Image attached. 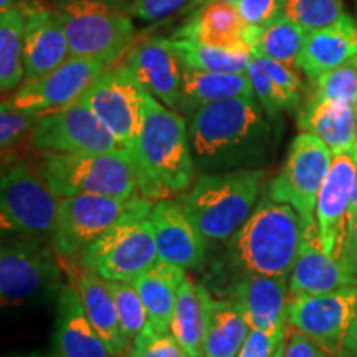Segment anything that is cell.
Masks as SVG:
<instances>
[{"label": "cell", "mask_w": 357, "mask_h": 357, "mask_svg": "<svg viewBox=\"0 0 357 357\" xmlns=\"http://www.w3.org/2000/svg\"><path fill=\"white\" fill-rule=\"evenodd\" d=\"M303 235L305 227L291 205L263 197L242 229L229 240V253L240 273L289 278Z\"/></svg>", "instance_id": "cell-4"}, {"label": "cell", "mask_w": 357, "mask_h": 357, "mask_svg": "<svg viewBox=\"0 0 357 357\" xmlns=\"http://www.w3.org/2000/svg\"><path fill=\"white\" fill-rule=\"evenodd\" d=\"M211 2H218V0H194V2H190L189 6L184 8V12H182V15H189L194 10H197L199 7L205 6V3H211ZM227 2H238V0H227Z\"/></svg>", "instance_id": "cell-48"}, {"label": "cell", "mask_w": 357, "mask_h": 357, "mask_svg": "<svg viewBox=\"0 0 357 357\" xmlns=\"http://www.w3.org/2000/svg\"><path fill=\"white\" fill-rule=\"evenodd\" d=\"M287 342H284V357H333L324 349H321L318 344L307 339L305 334L298 333L294 329L293 333H288Z\"/></svg>", "instance_id": "cell-44"}, {"label": "cell", "mask_w": 357, "mask_h": 357, "mask_svg": "<svg viewBox=\"0 0 357 357\" xmlns=\"http://www.w3.org/2000/svg\"><path fill=\"white\" fill-rule=\"evenodd\" d=\"M331 164V149L312 134L300 132L289 144L281 171L266 184L265 197L291 205L305 229L316 225V204Z\"/></svg>", "instance_id": "cell-10"}, {"label": "cell", "mask_w": 357, "mask_h": 357, "mask_svg": "<svg viewBox=\"0 0 357 357\" xmlns=\"http://www.w3.org/2000/svg\"><path fill=\"white\" fill-rule=\"evenodd\" d=\"M77 289L89 323L109 347L111 354L119 357L128 352L129 347L123 337L118 311L106 281L86 270L79 275Z\"/></svg>", "instance_id": "cell-29"}, {"label": "cell", "mask_w": 357, "mask_h": 357, "mask_svg": "<svg viewBox=\"0 0 357 357\" xmlns=\"http://www.w3.org/2000/svg\"><path fill=\"white\" fill-rule=\"evenodd\" d=\"M22 357H53V356H45V354H29V356H22Z\"/></svg>", "instance_id": "cell-52"}, {"label": "cell", "mask_w": 357, "mask_h": 357, "mask_svg": "<svg viewBox=\"0 0 357 357\" xmlns=\"http://www.w3.org/2000/svg\"><path fill=\"white\" fill-rule=\"evenodd\" d=\"M136 174L142 197L149 200L184 194L197 174L190 151L189 123L149 93L142 106Z\"/></svg>", "instance_id": "cell-2"}, {"label": "cell", "mask_w": 357, "mask_h": 357, "mask_svg": "<svg viewBox=\"0 0 357 357\" xmlns=\"http://www.w3.org/2000/svg\"><path fill=\"white\" fill-rule=\"evenodd\" d=\"M185 271L184 268L172 263L158 261L132 283L146 306L149 326L155 331L171 333L178 289L187 278Z\"/></svg>", "instance_id": "cell-27"}, {"label": "cell", "mask_w": 357, "mask_h": 357, "mask_svg": "<svg viewBox=\"0 0 357 357\" xmlns=\"http://www.w3.org/2000/svg\"><path fill=\"white\" fill-rule=\"evenodd\" d=\"M158 261V243L149 213L126 217L79 258V265L100 278L131 284Z\"/></svg>", "instance_id": "cell-8"}, {"label": "cell", "mask_w": 357, "mask_h": 357, "mask_svg": "<svg viewBox=\"0 0 357 357\" xmlns=\"http://www.w3.org/2000/svg\"><path fill=\"white\" fill-rule=\"evenodd\" d=\"M255 56L258 58L263 68H265L271 82H273V86L280 98L281 111L291 113V111L300 108L303 84L296 68L280 63V61L270 60V58H263L258 55Z\"/></svg>", "instance_id": "cell-37"}, {"label": "cell", "mask_w": 357, "mask_h": 357, "mask_svg": "<svg viewBox=\"0 0 357 357\" xmlns=\"http://www.w3.org/2000/svg\"><path fill=\"white\" fill-rule=\"evenodd\" d=\"M357 55V24L344 15L326 29L307 32L296 68L316 79Z\"/></svg>", "instance_id": "cell-24"}, {"label": "cell", "mask_w": 357, "mask_h": 357, "mask_svg": "<svg viewBox=\"0 0 357 357\" xmlns=\"http://www.w3.org/2000/svg\"><path fill=\"white\" fill-rule=\"evenodd\" d=\"M352 158H354L356 162V178H354V192H352V200H351V207H349V215H347V234L354 229L357 223V141L354 147L351 149Z\"/></svg>", "instance_id": "cell-46"}, {"label": "cell", "mask_w": 357, "mask_h": 357, "mask_svg": "<svg viewBox=\"0 0 357 357\" xmlns=\"http://www.w3.org/2000/svg\"><path fill=\"white\" fill-rule=\"evenodd\" d=\"M240 15L250 26H265L283 15L287 0H238Z\"/></svg>", "instance_id": "cell-42"}, {"label": "cell", "mask_w": 357, "mask_h": 357, "mask_svg": "<svg viewBox=\"0 0 357 357\" xmlns=\"http://www.w3.org/2000/svg\"><path fill=\"white\" fill-rule=\"evenodd\" d=\"M298 128L324 142L334 154L349 153L357 141V118L352 106L310 98L298 113Z\"/></svg>", "instance_id": "cell-25"}, {"label": "cell", "mask_w": 357, "mask_h": 357, "mask_svg": "<svg viewBox=\"0 0 357 357\" xmlns=\"http://www.w3.org/2000/svg\"><path fill=\"white\" fill-rule=\"evenodd\" d=\"M53 8L68 38L70 56L93 58L109 66L136 37L132 17L108 3L98 0H56Z\"/></svg>", "instance_id": "cell-6"}, {"label": "cell", "mask_w": 357, "mask_h": 357, "mask_svg": "<svg viewBox=\"0 0 357 357\" xmlns=\"http://www.w3.org/2000/svg\"><path fill=\"white\" fill-rule=\"evenodd\" d=\"M288 278L258 273H240L227 300L234 301L247 319L250 329L287 333Z\"/></svg>", "instance_id": "cell-17"}, {"label": "cell", "mask_w": 357, "mask_h": 357, "mask_svg": "<svg viewBox=\"0 0 357 357\" xmlns=\"http://www.w3.org/2000/svg\"><path fill=\"white\" fill-rule=\"evenodd\" d=\"M154 204L137 195L132 199L106 197V195H77L60 199L56 230L50 245L56 255L82 258L106 231L136 213H151Z\"/></svg>", "instance_id": "cell-7"}, {"label": "cell", "mask_w": 357, "mask_h": 357, "mask_svg": "<svg viewBox=\"0 0 357 357\" xmlns=\"http://www.w3.org/2000/svg\"><path fill=\"white\" fill-rule=\"evenodd\" d=\"M273 123L257 96L231 98L197 111L189 119V141L200 174L261 169L273 147Z\"/></svg>", "instance_id": "cell-1"}, {"label": "cell", "mask_w": 357, "mask_h": 357, "mask_svg": "<svg viewBox=\"0 0 357 357\" xmlns=\"http://www.w3.org/2000/svg\"><path fill=\"white\" fill-rule=\"evenodd\" d=\"M52 346L53 357H114L89 323L78 289L71 284L58 294Z\"/></svg>", "instance_id": "cell-23"}, {"label": "cell", "mask_w": 357, "mask_h": 357, "mask_svg": "<svg viewBox=\"0 0 357 357\" xmlns=\"http://www.w3.org/2000/svg\"><path fill=\"white\" fill-rule=\"evenodd\" d=\"M243 96H255L248 73H211L187 66L182 68L178 114L187 119L213 102Z\"/></svg>", "instance_id": "cell-26"}, {"label": "cell", "mask_w": 357, "mask_h": 357, "mask_svg": "<svg viewBox=\"0 0 357 357\" xmlns=\"http://www.w3.org/2000/svg\"><path fill=\"white\" fill-rule=\"evenodd\" d=\"M124 65L151 96L178 113L184 66L171 38L151 37L137 43L129 52Z\"/></svg>", "instance_id": "cell-18"}, {"label": "cell", "mask_w": 357, "mask_h": 357, "mask_svg": "<svg viewBox=\"0 0 357 357\" xmlns=\"http://www.w3.org/2000/svg\"><path fill=\"white\" fill-rule=\"evenodd\" d=\"M19 8L26 12L24 37L25 82L50 73L70 58V45L55 8L35 0H20Z\"/></svg>", "instance_id": "cell-19"}, {"label": "cell", "mask_w": 357, "mask_h": 357, "mask_svg": "<svg viewBox=\"0 0 357 357\" xmlns=\"http://www.w3.org/2000/svg\"><path fill=\"white\" fill-rule=\"evenodd\" d=\"M20 6V0H0V13L17 8Z\"/></svg>", "instance_id": "cell-50"}, {"label": "cell", "mask_w": 357, "mask_h": 357, "mask_svg": "<svg viewBox=\"0 0 357 357\" xmlns=\"http://www.w3.org/2000/svg\"><path fill=\"white\" fill-rule=\"evenodd\" d=\"M60 199L50 190L42 174L25 162H15L2 174L0 218L3 234L25 238H52L56 230Z\"/></svg>", "instance_id": "cell-9"}, {"label": "cell", "mask_w": 357, "mask_h": 357, "mask_svg": "<svg viewBox=\"0 0 357 357\" xmlns=\"http://www.w3.org/2000/svg\"><path fill=\"white\" fill-rule=\"evenodd\" d=\"M98 2H102V3H108L111 7H116V8H121V10H126L129 7V3L132 2V0H98Z\"/></svg>", "instance_id": "cell-49"}, {"label": "cell", "mask_w": 357, "mask_h": 357, "mask_svg": "<svg viewBox=\"0 0 357 357\" xmlns=\"http://www.w3.org/2000/svg\"><path fill=\"white\" fill-rule=\"evenodd\" d=\"M288 333H265L252 329L236 357H273Z\"/></svg>", "instance_id": "cell-43"}, {"label": "cell", "mask_w": 357, "mask_h": 357, "mask_svg": "<svg viewBox=\"0 0 357 357\" xmlns=\"http://www.w3.org/2000/svg\"><path fill=\"white\" fill-rule=\"evenodd\" d=\"M357 287L342 260L329 257L321 243L318 225L305 229L300 255L289 276V294H323Z\"/></svg>", "instance_id": "cell-22"}, {"label": "cell", "mask_w": 357, "mask_h": 357, "mask_svg": "<svg viewBox=\"0 0 357 357\" xmlns=\"http://www.w3.org/2000/svg\"><path fill=\"white\" fill-rule=\"evenodd\" d=\"M284 342H287V341H284ZM284 342L278 347V351L275 352L273 357H284Z\"/></svg>", "instance_id": "cell-51"}, {"label": "cell", "mask_w": 357, "mask_h": 357, "mask_svg": "<svg viewBox=\"0 0 357 357\" xmlns=\"http://www.w3.org/2000/svg\"><path fill=\"white\" fill-rule=\"evenodd\" d=\"M248 77L252 79L253 91H255L257 100L261 105V108L266 113L268 118H270V121L271 123L280 121V114L283 113V111H281L278 93H276L273 82H271L270 77H268L265 68H263L255 55H253L252 63H250Z\"/></svg>", "instance_id": "cell-40"}, {"label": "cell", "mask_w": 357, "mask_h": 357, "mask_svg": "<svg viewBox=\"0 0 357 357\" xmlns=\"http://www.w3.org/2000/svg\"><path fill=\"white\" fill-rule=\"evenodd\" d=\"M106 281V280H105ZM111 296L114 300L116 311H118L119 326L128 347H131L144 328L149 324L147 319V311L144 303H142L139 293L131 283H119V281H106Z\"/></svg>", "instance_id": "cell-34"}, {"label": "cell", "mask_w": 357, "mask_h": 357, "mask_svg": "<svg viewBox=\"0 0 357 357\" xmlns=\"http://www.w3.org/2000/svg\"><path fill=\"white\" fill-rule=\"evenodd\" d=\"M257 33L258 29L242 19L235 2L218 0L185 15L182 25L169 38L194 40L220 48H253Z\"/></svg>", "instance_id": "cell-20"}, {"label": "cell", "mask_w": 357, "mask_h": 357, "mask_svg": "<svg viewBox=\"0 0 357 357\" xmlns=\"http://www.w3.org/2000/svg\"><path fill=\"white\" fill-rule=\"evenodd\" d=\"M306 35L307 32L303 26L294 24L287 15H281L258 29L252 48L253 55L270 58V60L296 68Z\"/></svg>", "instance_id": "cell-33"}, {"label": "cell", "mask_w": 357, "mask_h": 357, "mask_svg": "<svg viewBox=\"0 0 357 357\" xmlns=\"http://www.w3.org/2000/svg\"><path fill=\"white\" fill-rule=\"evenodd\" d=\"M149 218L154 225L159 261L172 263L184 270L202 265L207 242L192 225L177 200H158Z\"/></svg>", "instance_id": "cell-21"}, {"label": "cell", "mask_w": 357, "mask_h": 357, "mask_svg": "<svg viewBox=\"0 0 357 357\" xmlns=\"http://www.w3.org/2000/svg\"><path fill=\"white\" fill-rule=\"evenodd\" d=\"M344 347H346V354H351L352 357H357V311H356L354 319H352L349 331H347Z\"/></svg>", "instance_id": "cell-47"}, {"label": "cell", "mask_w": 357, "mask_h": 357, "mask_svg": "<svg viewBox=\"0 0 357 357\" xmlns=\"http://www.w3.org/2000/svg\"><path fill=\"white\" fill-rule=\"evenodd\" d=\"M207 312H205L204 287L185 278L178 289L174 310L171 333L189 357H202Z\"/></svg>", "instance_id": "cell-30"}, {"label": "cell", "mask_w": 357, "mask_h": 357, "mask_svg": "<svg viewBox=\"0 0 357 357\" xmlns=\"http://www.w3.org/2000/svg\"><path fill=\"white\" fill-rule=\"evenodd\" d=\"M356 162L349 153L334 154L316 204V225L319 238L329 257L341 260L347 238V215L354 192Z\"/></svg>", "instance_id": "cell-16"}, {"label": "cell", "mask_w": 357, "mask_h": 357, "mask_svg": "<svg viewBox=\"0 0 357 357\" xmlns=\"http://www.w3.org/2000/svg\"><path fill=\"white\" fill-rule=\"evenodd\" d=\"M194 0H132L126 12L141 22H158L182 13Z\"/></svg>", "instance_id": "cell-41"}, {"label": "cell", "mask_w": 357, "mask_h": 357, "mask_svg": "<svg viewBox=\"0 0 357 357\" xmlns=\"http://www.w3.org/2000/svg\"><path fill=\"white\" fill-rule=\"evenodd\" d=\"M310 98L336 101L356 108L357 102V55L314 79Z\"/></svg>", "instance_id": "cell-35"}, {"label": "cell", "mask_w": 357, "mask_h": 357, "mask_svg": "<svg viewBox=\"0 0 357 357\" xmlns=\"http://www.w3.org/2000/svg\"><path fill=\"white\" fill-rule=\"evenodd\" d=\"M283 15L306 32H314L336 24L347 13L342 0H287Z\"/></svg>", "instance_id": "cell-36"}, {"label": "cell", "mask_w": 357, "mask_h": 357, "mask_svg": "<svg viewBox=\"0 0 357 357\" xmlns=\"http://www.w3.org/2000/svg\"><path fill=\"white\" fill-rule=\"evenodd\" d=\"M109 66L93 58L70 56L50 73L25 82L3 101L8 108L25 113L50 114L77 102L93 82Z\"/></svg>", "instance_id": "cell-15"}, {"label": "cell", "mask_w": 357, "mask_h": 357, "mask_svg": "<svg viewBox=\"0 0 357 357\" xmlns=\"http://www.w3.org/2000/svg\"><path fill=\"white\" fill-rule=\"evenodd\" d=\"M354 109H356V118H357V102H356V108Z\"/></svg>", "instance_id": "cell-53"}, {"label": "cell", "mask_w": 357, "mask_h": 357, "mask_svg": "<svg viewBox=\"0 0 357 357\" xmlns=\"http://www.w3.org/2000/svg\"><path fill=\"white\" fill-rule=\"evenodd\" d=\"M56 252L43 240L22 238L2 245L0 298L3 307H20L45 298L58 296L61 271Z\"/></svg>", "instance_id": "cell-11"}, {"label": "cell", "mask_w": 357, "mask_h": 357, "mask_svg": "<svg viewBox=\"0 0 357 357\" xmlns=\"http://www.w3.org/2000/svg\"><path fill=\"white\" fill-rule=\"evenodd\" d=\"M342 263L349 271V275L357 284V223L349 234H347L344 250H342Z\"/></svg>", "instance_id": "cell-45"}, {"label": "cell", "mask_w": 357, "mask_h": 357, "mask_svg": "<svg viewBox=\"0 0 357 357\" xmlns=\"http://www.w3.org/2000/svg\"><path fill=\"white\" fill-rule=\"evenodd\" d=\"M42 118V114L12 109L2 102L0 106V147H2V153L6 154L19 146L20 142L30 139Z\"/></svg>", "instance_id": "cell-38"}, {"label": "cell", "mask_w": 357, "mask_h": 357, "mask_svg": "<svg viewBox=\"0 0 357 357\" xmlns=\"http://www.w3.org/2000/svg\"><path fill=\"white\" fill-rule=\"evenodd\" d=\"M182 65L187 68L211 73H248L253 60L252 48H220L194 42V40L171 38Z\"/></svg>", "instance_id": "cell-32"}, {"label": "cell", "mask_w": 357, "mask_h": 357, "mask_svg": "<svg viewBox=\"0 0 357 357\" xmlns=\"http://www.w3.org/2000/svg\"><path fill=\"white\" fill-rule=\"evenodd\" d=\"M146 95L147 91L128 66L121 65L100 75L79 98L129 154L134 171L137 167V136Z\"/></svg>", "instance_id": "cell-12"}, {"label": "cell", "mask_w": 357, "mask_h": 357, "mask_svg": "<svg viewBox=\"0 0 357 357\" xmlns=\"http://www.w3.org/2000/svg\"><path fill=\"white\" fill-rule=\"evenodd\" d=\"M357 311V287L288 301V324L331 356L346 354V336Z\"/></svg>", "instance_id": "cell-13"}, {"label": "cell", "mask_w": 357, "mask_h": 357, "mask_svg": "<svg viewBox=\"0 0 357 357\" xmlns=\"http://www.w3.org/2000/svg\"><path fill=\"white\" fill-rule=\"evenodd\" d=\"M205 323L202 357H236L252 329L234 301L215 300L204 288Z\"/></svg>", "instance_id": "cell-28"}, {"label": "cell", "mask_w": 357, "mask_h": 357, "mask_svg": "<svg viewBox=\"0 0 357 357\" xmlns=\"http://www.w3.org/2000/svg\"><path fill=\"white\" fill-rule=\"evenodd\" d=\"M126 357H189L172 333H159L146 326L144 331L134 339Z\"/></svg>", "instance_id": "cell-39"}, {"label": "cell", "mask_w": 357, "mask_h": 357, "mask_svg": "<svg viewBox=\"0 0 357 357\" xmlns=\"http://www.w3.org/2000/svg\"><path fill=\"white\" fill-rule=\"evenodd\" d=\"M26 12L10 8L0 13V89L12 93L25 83L24 37Z\"/></svg>", "instance_id": "cell-31"}, {"label": "cell", "mask_w": 357, "mask_h": 357, "mask_svg": "<svg viewBox=\"0 0 357 357\" xmlns=\"http://www.w3.org/2000/svg\"><path fill=\"white\" fill-rule=\"evenodd\" d=\"M37 171L58 199L106 195L132 199L139 181L124 149L106 154H42Z\"/></svg>", "instance_id": "cell-5"}, {"label": "cell", "mask_w": 357, "mask_h": 357, "mask_svg": "<svg viewBox=\"0 0 357 357\" xmlns=\"http://www.w3.org/2000/svg\"><path fill=\"white\" fill-rule=\"evenodd\" d=\"M29 146L40 154H106L123 149L82 100L43 114Z\"/></svg>", "instance_id": "cell-14"}, {"label": "cell", "mask_w": 357, "mask_h": 357, "mask_svg": "<svg viewBox=\"0 0 357 357\" xmlns=\"http://www.w3.org/2000/svg\"><path fill=\"white\" fill-rule=\"evenodd\" d=\"M265 178V169L200 174L177 202L205 242H229L255 211Z\"/></svg>", "instance_id": "cell-3"}]
</instances>
